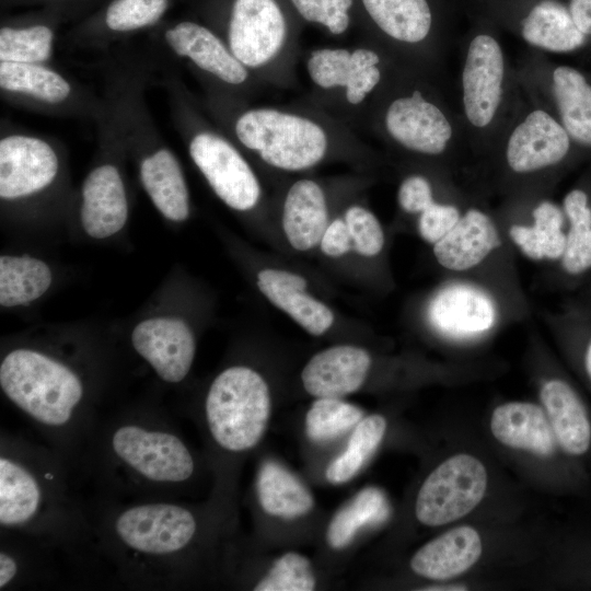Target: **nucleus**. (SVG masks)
<instances>
[{"instance_id":"c85d7f7f","label":"nucleus","mask_w":591,"mask_h":591,"mask_svg":"<svg viewBox=\"0 0 591 591\" xmlns=\"http://www.w3.org/2000/svg\"><path fill=\"white\" fill-rule=\"evenodd\" d=\"M553 91L569 137L591 147V84L578 70L559 66L553 72Z\"/></svg>"},{"instance_id":"a19ab883","label":"nucleus","mask_w":591,"mask_h":591,"mask_svg":"<svg viewBox=\"0 0 591 591\" xmlns=\"http://www.w3.org/2000/svg\"><path fill=\"white\" fill-rule=\"evenodd\" d=\"M345 221L357 253L367 257L380 253L384 245V234L372 212L363 207L352 206L346 211Z\"/></svg>"},{"instance_id":"6ab92c4d","label":"nucleus","mask_w":591,"mask_h":591,"mask_svg":"<svg viewBox=\"0 0 591 591\" xmlns=\"http://www.w3.org/2000/svg\"><path fill=\"white\" fill-rule=\"evenodd\" d=\"M371 366L370 355L362 348L339 345L314 355L303 368L305 391L316 398H340L358 391Z\"/></svg>"},{"instance_id":"c03bdc74","label":"nucleus","mask_w":591,"mask_h":591,"mask_svg":"<svg viewBox=\"0 0 591 591\" xmlns=\"http://www.w3.org/2000/svg\"><path fill=\"white\" fill-rule=\"evenodd\" d=\"M320 245L322 252L332 257L341 256L354 247L345 219H335L326 227Z\"/></svg>"},{"instance_id":"9b49d317","label":"nucleus","mask_w":591,"mask_h":591,"mask_svg":"<svg viewBox=\"0 0 591 591\" xmlns=\"http://www.w3.org/2000/svg\"><path fill=\"white\" fill-rule=\"evenodd\" d=\"M505 56L490 35L475 36L467 48L462 71V100L471 125L483 128L495 118L503 91Z\"/></svg>"},{"instance_id":"9d476101","label":"nucleus","mask_w":591,"mask_h":591,"mask_svg":"<svg viewBox=\"0 0 591 591\" xmlns=\"http://www.w3.org/2000/svg\"><path fill=\"white\" fill-rule=\"evenodd\" d=\"M120 541L150 555L183 549L196 532V520L187 509L172 503H148L129 508L116 520Z\"/></svg>"},{"instance_id":"49530a36","label":"nucleus","mask_w":591,"mask_h":591,"mask_svg":"<svg viewBox=\"0 0 591 591\" xmlns=\"http://www.w3.org/2000/svg\"><path fill=\"white\" fill-rule=\"evenodd\" d=\"M15 560L5 552L0 553V589L7 587L16 575Z\"/></svg>"},{"instance_id":"bb28decb","label":"nucleus","mask_w":591,"mask_h":591,"mask_svg":"<svg viewBox=\"0 0 591 591\" xmlns=\"http://www.w3.org/2000/svg\"><path fill=\"white\" fill-rule=\"evenodd\" d=\"M521 34L532 46L554 53L575 50L586 40L569 9L555 0L534 5L522 21Z\"/></svg>"},{"instance_id":"7ed1b4c3","label":"nucleus","mask_w":591,"mask_h":591,"mask_svg":"<svg viewBox=\"0 0 591 591\" xmlns=\"http://www.w3.org/2000/svg\"><path fill=\"white\" fill-rule=\"evenodd\" d=\"M270 415L269 390L247 367H231L212 382L206 398L211 436L223 449L241 452L262 439Z\"/></svg>"},{"instance_id":"a211bd4d","label":"nucleus","mask_w":591,"mask_h":591,"mask_svg":"<svg viewBox=\"0 0 591 591\" xmlns=\"http://www.w3.org/2000/svg\"><path fill=\"white\" fill-rule=\"evenodd\" d=\"M427 317L442 335L471 337L491 328L496 308L483 290L456 283L438 290L428 304Z\"/></svg>"},{"instance_id":"c756f323","label":"nucleus","mask_w":591,"mask_h":591,"mask_svg":"<svg viewBox=\"0 0 591 591\" xmlns=\"http://www.w3.org/2000/svg\"><path fill=\"white\" fill-rule=\"evenodd\" d=\"M565 218L557 205L543 201L533 210L532 225H513L509 234L526 257L560 260L566 246Z\"/></svg>"},{"instance_id":"37998d69","label":"nucleus","mask_w":591,"mask_h":591,"mask_svg":"<svg viewBox=\"0 0 591 591\" xmlns=\"http://www.w3.org/2000/svg\"><path fill=\"white\" fill-rule=\"evenodd\" d=\"M397 198L401 208L408 213H421L434 202L430 183L420 175L404 179Z\"/></svg>"},{"instance_id":"473e14b6","label":"nucleus","mask_w":591,"mask_h":591,"mask_svg":"<svg viewBox=\"0 0 591 591\" xmlns=\"http://www.w3.org/2000/svg\"><path fill=\"white\" fill-rule=\"evenodd\" d=\"M390 515V506L382 490L368 487L334 515L327 529V542L335 548L346 547L364 526L383 523Z\"/></svg>"},{"instance_id":"2eb2a0df","label":"nucleus","mask_w":591,"mask_h":591,"mask_svg":"<svg viewBox=\"0 0 591 591\" xmlns=\"http://www.w3.org/2000/svg\"><path fill=\"white\" fill-rule=\"evenodd\" d=\"M570 149L564 126L543 109L529 113L511 131L506 159L517 173H530L559 163Z\"/></svg>"},{"instance_id":"39448f33","label":"nucleus","mask_w":591,"mask_h":591,"mask_svg":"<svg viewBox=\"0 0 591 591\" xmlns=\"http://www.w3.org/2000/svg\"><path fill=\"white\" fill-rule=\"evenodd\" d=\"M1 97L12 105L54 116L97 120L105 111L103 99L50 63L0 61Z\"/></svg>"},{"instance_id":"de8ad7c7","label":"nucleus","mask_w":591,"mask_h":591,"mask_svg":"<svg viewBox=\"0 0 591 591\" xmlns=\"http://www.w3.org/2000/svg\"><path fill=\"white\" fill-rule=\"evenodd\" d=\"M582 366L587 378L591 383V335L586 340L583 350H582Z\"/></svg>"},{"instance_id":"f8f14e48","label":"nucleus","mask_w":591,"mask_h":591,"mask_svg":"<svg viewBox=\"0 0 591 591\" xmlns=\"http://www.w3.org/2000/svg\"><path fill=\"white\" fill-rule=\"evenodd\" d=\"M162 39L171 54L221 83L237 86L248 79L247 68L227 43L200 23L177 22L164 30Z\"/></svg>"},{"instance_id":"c9c22d12","label":"nucleus","mask_w":591,"mask_h":591,"mask_svg":"<svg viewBox=\"0 0 591 591\" xmlns=\"http://www.w3.org/2000/svg\"><path fill=\"white\" fill-rule=\"evenodd\" d=\"M55 30L45 23L3 25L0 28V61L50 63Z\"/></svg>"},{"instance_id":"f3484780","label":"nucleus","mask_w":591,"mask_h":591,"mask_svg":"<svg viewBox=\"0 0 591 591\" xmlns=\"http://www.w3.org/2000/svg\"><path fill=\"white\" fill-rule=\"evenodd\" d=\"M81 223L94 239H105L120 231L128 218L124 179L116 164L107 161L95 165L81 189Z\"/></svg>"},{"instance_id":"ea45409f","label":"nucleus","mask_w":591,"mask_h":591,"mask_svg":"<svg viewBox=\"0 0 591 591\" xmlns=\"http://www.w3.org/2000/svg\"><path fill=\"white\" fill-rule=\"evenodd\" d=\"M306 22L324 26L334 35L343 34L350 24V11L356 0H288Z\"/></svg>"},{"instance_id":"72a5a7b5","label":"nucleus","mask_w":591,"mask_h":591,"mask_svg":"<svg viewBox=\"0 0 591 591\" xmlns=\"http://www.w3.org/2000/svg\"><path fill=\"white\" fill-rule=\"evenodd\" d=\"M563 210L569 229L560 263L568 275L579 276L591 269V207L586 192L570 190L564 198Z\"/></svg>"},{"instance_id":"423d86ee","label":"nucleus","mask_w":591,"mask_h":591,"mask_svg":"<svg viewBox=\"0 0 591 591\" xmlns=\"http://www.w3.org/2000/svg\"><path fill=\"white\" fill-rule=\"evenodd\" d=\"M487 472L470 454L451 456L426 478L415 506L417 519L426 525H442L470 513L483 499Z\"/></svg>"},{"instance_id":"e433bc0d","label":"nucleus","mask_w":591,"mask_h":591,"mask_svg":"<svg viewBox=\"0 0 591 591\" xmlns=\"http://www.w3.org/2000/svg\"><path fill=\"white\" fill-rule=\"evenodd\" d=\"M363 418L356 405L340 398H317L305 417V431L314 442H327L347 432Z\"/></svg>"},{"instance_id":"f03ea898","label":"nucleus","mask_w":591,"mask_h":591,"mask_svg":"<svg viewBox=\"0 0 591 591\" xmlns=\"http://www.w3.org/2000/svg\"><path fill=\"white\" fill-rule=\"evenodd\" d=\"M163 85L173 120L186 138L189 157L216 195L235 210L246 211L255 207L260 186L240 151L225 137L192 121L177 80L167 77Z\"/></svg>"},{"instance_id":"79ce46f5","label":"nucleus","mask_w":591,"mask_h":591,"mask_svg":"<svg viewBox=\"0 0 591 591\" xmlns=\"http://www.w3.org/2000/svg\"><path fill=\"white\" fill-rule=\"evenodd\" d=\"M419 215V234L425 241L432 244L448 234L461 218L455 206L438 202L431 204Z\"/></svg>"},{"instance_id":"ddd939ff","label":"nucleus","mask_w":591,"mask_h":591,"mask_svg":"<svg viewBox=\"0 0 591 591\" xmlns=\"http://www.w3.org/2000/svg\"><path fill=\"white\" fill-rule=\"evenodd\" d=\"M131 341L163 381L177 383L187 375L196 346L184 321L176 317L146 320L135 327Z\"/></svg>"},{"instance_id":"6e6552de","label":"nucleus","mask_w":591,"mask_h":591,"mask_svg":"<svg viewBox=\"0 0 591 591\" xmlns=\"http://www.w3.org/2000/svg\"><path fill=\"white\" fill-rule=\"evenodd\" d=\"M288 19L279 0H232L225 43L248 68L267 63L282 47Z\"/></svg>"},{"instance_id":"a18cd8bd","label":"nucleus","mask_w":591,"mask_h":591,"mask_svg":"<svg viewBox=\"0 0 591 591\" xmlns=\"http://www.w3.org/2000/svg\"><path fill=\"white\" fill-rule=\"evenodd\" d=\"M569 12L578 26L586 35L591 34V0H570Z\"/></svg>"},{"instance_id":"4c0bfd02","label":"nucleus","mask_w":591,"mask_h":591,"mask_svg":"<svg viewBox=\"0 0 591 591\" xmlns=\"http://www.w3.org/2000/svg\"><path fill=\"white\" fill-rule=\"evenodd\" d=\"M170 0H113L104 13L107 33L123 35L155 25L165 14Z\"/></svg>"},{"instance_id":"0eeeda50","label":"nucleus","mask_w":591,"mask_h":591,"mask_svg":"<svg viewBox=\"0 0 591 591\" xmlns=\"http://www.w3.org/2000/svg\"><path fill=\"white\" fill-rule=\"evenodd\" d=\"M60 154L51 137L2 126L0 137V197L28 198L49 188L60 172Z\"/></svg>"},{"instance_id":"7c9ffc66","label":"nucleus","mask_w":591,"mask_h":591,"mask_svg":"<svg viewBox=\"0 0 591 591\" xmlns=\"http://www.w3.org/2000/svg\"><path fill=\"white\" fill-rule=\"evenodd\" d=\"M40 488L23 465L0 459V523L3 526L24 524L37 512Z\"/></svg>"},{"instance_id":"412c9836","label":"nucleus","mask_w":591,"mask_h":591,"mask_svg":"<svg viewBox=\"0 0 591 591\" xmlns=\"http://www.w3.org/2000/svg\"><path fill=\"white\" fill-rule=\"evenodd\" d=\"M501 244L499 232L488 215L470 209L453 229L433 244L438 263L451 270L471 269Z\"/></svg>"},{"instance_id":"4be33fe9","label":"nucleus","mask_w":591,"mask_h":591,"mask_svg":"<svg viewBox=\"0 0 591 591\" xmlns=\"http://www.w3.org/2000/svg\"><path fill=\"white\" fill-rule=\"evenodd\" d=\"M262 293L288 313L314 336L324 334L334 322V314L324 303L306 293L303 277L279 269H264L257 276Z\"/></svg>"},{"instance_id":"20e7f679","label":"nucleus","mask_w":591,"mask_h":591,"mask_svg":"<svg viewBox=\"0 0 591 591\" xmlns=\"http://www.w3.org/2000/svg\"><path fill=\"white\" fill-rule=\"evenodd\" d=\"M236 140L258 153L267 164L300 171L318 163L327 149V137L316 123L270 108L242 112L232 121Z\"/></svg>"},{"instance_id":"5701e85b","label":"nucleus","mask_w":591,"mask_h":591,"mask_svg":"<svg viewBox=\"0 0 591 591\" xmlns=\"http://www.w3.org/2000/svg\"><path fill=\"white\" fill-rule=\"evenodd\" d=\"M480 554L478 533L471 526H457L419 548L410 567L419 576L444 580L470 569Z\"/></svg>"},{"instance_id":"aec40b11","label":"nucleus","mask_w":591,"mask_h":591,"mask_svg":"<svg viewBox=\"0 0 591 591\" xmlns=\"http://www.w3.org/2000/svg\"><path fill=\"white\" fill-rule=\"evenodd\" d=\"M541 401L560 449L572 457L591 450V418L577 391L565 380L552 379L541 389Z\"/></svg>"},{"instance_id":"dca6fc26","label":"nucleus","mask_w":591,"mask_h":591,"mask_svg":"<svg viewBox=\"0 0 591 591\" xmlns=\"http://www.w3.org/2000/svg\"><path fill=\"white\" fill-rule=\"evenodd\" d=\"M379 55L368 48L314 50L308 60L312 81L323 89L344 88L350 104H360L381 80Z\"/></svg>"},{"instance_id":"4468645a","label":"nucleus","mask_w":591,"mask_h":591,"mask_svg":"<svg viewBox=\"0 0 591 591\" xmlns=\"http://www.w3.org/2000/svg\"><path fill=\"white\" fill-rule=\"evenodd\" d=\"M389 135L404 148L424 153H442L453 136L445 114L420 93L394 100L385 113Z\"/></svg>"},{"instance_id":"09e8293b","label":"nucleus","mask_w":591,"mask_h":591,"mask_svg":"<svg viewBox=\"0 0 591 591\" xmlns=\"http://www.w3.org/2000/svg\"><path fill=\"white\" fill-rule=\"evenodd\" d=\"M424 590H433V591H448V590H454V591H457V590H466V588L464 586H445V587H434V588H426Z\"/></svg>"},{"instance_id":"2f4dec72","label":"nucleus","mask_w":591,"mask_h":591,"mask_svg":"<svg viewBox=\"0 0 591 591\" xmlns=\"http://www.w3.org/2000/svg\"><path fill=\"white\" fill-rule=\"evenodd\" d=\"M51 283L49 267L30 256L0 257V304L5 308L30 303Z\"/></svg>"},{"instance_id":"f704fd0d","label":"nucleus","mask_w":591,"mask_h":591,"mask_svg":"<svg viewBox=\"0 0 591 591\" xmlns=\"http://www.w3.org/2000/svg\"><path fill=\"white\" fill-rule=\"evenodd\" d=\"M386 430L381 415L362 418L355 427L346 449L327 467L326 478L333 484L350 480L373 455Z\"/></svg>"},{"instance_id":"cd10ccee","label":"nucleus","mask_w":591,"mask_h":591,"mask_svg":"<svg viewBox=\"0 0 591 591\" xmlns=\"http://www.w3.org/2000/svg\"><path fill=\"white\" fill-rule=\"evenodd\" d=\"M257 494L266 513L283 519L302 517L314 505L309 489L287 468L271 461L260 467Z\"/></svg>"},{"instance_id":"58836bf2","label":"nucleus","mask_w":591,"mask_h":591,"mask_svg":"<svg viewBox=\"0 0 591 591\" xmlns=\"http://www.w3.org/2000/svg\"><path fill=\"white\" fill-rule=\"evenodd\" d=\"M315 577L310 560L294 552L278 558L268 575L260 580L255 591H311Z\"/></svg>"},{"instance_id":"1a4fd4ad","label":"nucleus","mask_w":591,"mask_h":591,"mask_svg":"<svg viewBox=\"0 0 591 591\" xmlns=\"http://www.w3.org/2000/svg\"><path fill=\"white\" fill-rule=\"evenodd\" d=\"M112 449L131 470L153 482H183L194 472V460L187 447L165 431L121 426L113 433Z\"/></svg>"},{"instance_id":"b1692460","label":"nucleus","mask_w":591,"mask_h":591,"mask_svg":"<svg viewBox=\"0 0 591 591\" xmlns=\"http://www.w3.org/2000/svg\"><path fill=\"white\" fill-rule=\"evenodd\" d=\"M490 429L501 443L551 456L557 440L545 410L532 403L511 402L498 406L491 416Z\"/></svg>"},{"instance_id":"393cba45","label":"nucleus","mask_w":591,"mask_h":591,"mask_svg":"<svg viewBox=\"0 0 591 591\" xmlns=\"http://www.w3.org/2000/svg\"><path fill=\"white\" fill-rule=\"evenodd\" d=\"M327 225L322 188L310 179L296 182L288 190L282 213V228L291 246L298 251L316 246Z\"/></svg>"},{"instance_id":"a878e982","label":"nucleus","mask_w":591,"mask_h":591,"mask_svg":"<svg viewBox=\"0 0 591 591\" xmlns=\"http://www.w3.org/2000/svg\"><path fill=\"white\" fill-rule=\"evenodd\" d=\"M366 16L387 37L401 43L422 42L432 27L428 0H357Z\"/></svg>"},{"instance_id":"f257e3e1","label":"nucleus","mask_w":591,"mask_h":591,"mask_svg":"<svg viewBox=\"0 0 591 591\" xmlns=\"http://www.w3.org/2000/svg\"><path fill=\"white\" fill-rule=\"evenodd\" d=\"M0 385L19 408L50 427L67 424L83 394L82 383L71 369L30 349H16L4 357Z\"/></svg>"}]
</instances>
